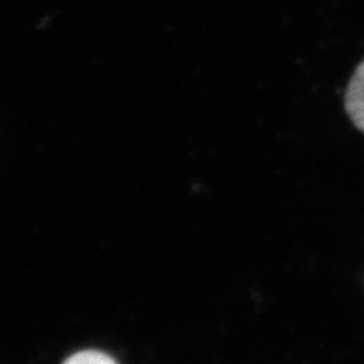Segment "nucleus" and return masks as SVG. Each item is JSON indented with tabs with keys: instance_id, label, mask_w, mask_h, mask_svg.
<instances>
[{
	"instance_id": "f257e3e1",
	"label": "nucleus",
	"mask_w": 364,
	"mask_h": 364,
	"mask_svg": "<svg viewBox=\"0 0 364 364\" xmlns=\"http://www.w3.org/2000/svg\"><path fill=\"white\" fill-rule=\"evenodd\" d=\"M345 108L355 128L364 132V61L350 77L345 95Z\"/></svg>"
},
{
	"instance_id": "f03ea898",
	"label": "nucleus",
	"mask_w": 364,
	"mask_h": 364,
	"mask_svg": "<svg viewBox=\"0 0 364 364\" xmlns=\"http://www.w3.org/2000/svg\"><path fill=\"white\" fill-rule=\"evenodd\" d=\"M63 364H117L112 357L99 350H82L68 357Z\"/></svg>"
}]
</instances>
